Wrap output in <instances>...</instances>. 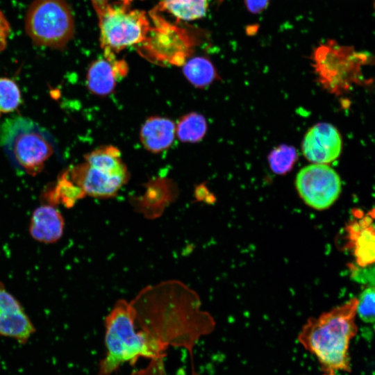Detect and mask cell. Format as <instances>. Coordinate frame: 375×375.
Masks as SVG:
<instances>
[{
	"label": "cell",
	"mask_w": 375,
	"mask_h": 375,
	"mask_svg": "<svg viewBox=\"0 0 375 375\" xmlns=\"http://www.w3.org/2000/svg\"><path fill=\"white\" fill-rule=\"evenodd\" d=\"M149 15L153 25L138 45L139 53L160 65H183L193 51L194 38L187 29L167 21L156 8Z\"/></svg>",
	"instance_id": "8992f818"
},
{
	"label": "cell",
	"mask_w": 375,
	"mask_h": 375,
	"mask_svg": "<svg viewBox=\"0 0 375 375\" xmlns=\"http://www.w3.org/2000/svg\"><path fill=\"white\" fill-rule=\"evenodd\" d=\"M84 159L93 167L128 178V170L121 158V152L115 146H101L85 154Z\"/></svg>",
	"instance_id": "e0dca14e"
},
{
	"label": "cell",
	"mask_w": 375,
	"mask_h": 375,
	"mask_svg": "<svg viewBox=\"0 0 375 375\" xmlns=\"http://www.w3.org/2000/svg\"><path fill=\"white\" fill-rule=\"evenodd\" d=\"M219 1H222V0H219Z\"/></svg>",
	"instance_id": "f1b7e54d"
},
{
	"label": "cell",
	"mask_w": 375,
	"mask_h": 375,
	"mask_svg": "<svg viewBox=\"0 0 375 375\" xmlns=\"http://www.w3.org/2000/svg\"><path fill=\"white\" fill-rule=\"evenodd\" d=\"M64 219L52 205H43L33 212L29 226L32 238L44 243L57 242L62 235Z\"/></svg>",
	"instance_id": "9a60e30c"
},
{
	"label": "cell",
	"mask_w": 375,
	"mask_h": 375,
	"mask_svg": "<svg viewBox=\"0 0 375 375\" xmlns=\"http://www.w3.org/2000/svg\"><path fill=\"white\" fill-rule=\"evenodd\" d=\"M183 72L187 80L197 88H203L210 84L217 75L212 62L202 56L187 60L183 65Z\"/></svg>",
	"instance_id": "d6986e66"
},
{
	"label": "cell",
	"mask_w": 375,
	"mask_h": 375,
	"mask_svg": "<svg viewBox=\"0 0 375 375\" xmlns=\"http://www.w3.org/2000/svg\"><path fill=\"white\" fill-rule=\"evenodd\" d=\"M296 159V150L288 145H281L276 148L269 156L271 168L277 174H284L290 170Z\"/></svg>",
	"instance_id": "603a6c76"
},
{
	"label": "cell",
	"mask_w": 375,
	"mask_h": 375,
	"mask_svg": "<svg viewBox=\"0 0 375 375\" xmlns=\"http://www.w3.org/2000/svg\"><path fill=\"white\" fill-rule=\"evenodd\" d=\"M130 303L135 324L167 347L183 346L191 350L215 326L211 315L201 310L199 295L179 281L147 286Z\"/></svg>",
	"instance_id": "6da1fadb"
},
{
	"label": "cell",
	"mask_w": 375,
	"mask_h": 375,
	"mask_svg": "<svg viewBox=\"0 0 375 375\" xmlns=\"http://www.w3.org/2000/svg\"><path fill=\"white\" fill-rule=\"evenodd\" d=\"M358 298L309 318L301 328L298 340L317 359L323 375L351 372L349 346L356 335Z\"/></svg>",
	"instance_id": "7a4b0ae2"
},
{
	"label": "cell",
	"mask_w": 375,
	"mask_h": 375,
	"mask_svg": "<svg viewBox=\"0 0 375 375\" xmlns=\"http://www.w3.org/2000/svg\"><path fill=\"white\" fill-rule=\"evenodd\" d=\"M176 135L174 122L169 118L153 116L146 119L140 131L142 144L147 151L159 153L168 149Z\"/></svg>",
	"instance_id": "2e32d148"
},
{
	"label": "cell",
	"mask_w": 375,
	"mask_h": 375,
	"mask_svg": "<svg viewBox=\"0 0 375 375\" xmlns=\"http://www.w3.org/2000/svg\"><path fill=\"white\" fill-rule=\"evenodd\" d=\"M97 14L99 15L109 4V0H90Z\"/></svg>",
	"instance_id": "4316f807"
},
{
	"label": "cell",
	"mask_w": 375,
	"mask_h": 375,
	"mask_svg": "<svg viewBox=\"0 0 375 375\" xmlns=\"http://www.w3.org/2000/svg\"><path fill=\"white\" fill-rule=\"evenodd\" d=\"M347 246L352 249L356 262L365 267L375 262V227L367 217L353 221L346 227Z\"/></svg>",
	"instance_id": "5bb4252c"
},
{
	"label": "cell",
	"mask_w": 375,
	"mask_h": 375,
	"mask_svg": "<svg viewBox=\"0 0 375 375\" xmlns=\"http://www.w3.org/2000/svg\"><path fill=\"white\" fill-rule=\"evenodd\" d=\"M244 2L251 12L258 13L266 8L269 0H244Z\"/></svg>",
	"instance_id": "484cf974"
},
{
	"label": "cell",
	"mask_w": 375,
	"mask_h": 375,
	"mask_svg": "<svg viewBox=\"0 0 375 375\" xmlns=\"http://www.w3.org/2000/svg\"><path fill=\"white\" fill-rule=\"evenodd\" d=\"M47 196L50 200L51 205L62 203L66 207H71L85 194L63 173Z\"/></svg>",
	"instance_id": "44dd1931"
},
{
	"label": "cell",
	"mask_w": 375,
	"mask_h": 375,
	"mask_svg": "<svg viewBox=\"0 0 375 375\" xmlns=\"http://www.w3.org/2000/svg\"><path fill=\"white\" fill-rule=\"evenodd\" d=\"M128 65L124 60H117L115 53L104 54L90 65L86 80L89 90L94 94L106 97L115 90L118 78L126 75Z\"/></svg>",
	"instance_id": "7c38bea8"
},
{
	"label": "cell",
	"mask_w": 375,
	"mask_h": 375,
	"mask_svg": "<svg viewBox=\"0 0 375 375\" xmlns=\"http://www.w3.org/2000/svg\"><path fill=\"white\" fill-rule=\"evenodd\" d=\"M208 6V0H162L156 8L166 11L177 21H192L204 17Z\"/></svg>",
	"instance_id": "ac0fdd59"
},
{
	"label": "cell",
	"mask_w": 375,
	"mask_h": 375,
	"mask_svg": "<svg viewBox=\"0 0 375 375\" xmlns=\"http://www.w3.org/2000/svg\"><path fill=\"white\" fill-rule=\"evenodd\" d=\"M1 140L11 162L18 169L35 176L53 153L51 135L30 119L18 117L1 127Z\"/></svg>",
	"instance_id": "277c9868"
},
{
	"label": "cell",
	"mask_w": 375,
	"mask_h": 375,
	"mask_svg": "<svg viewBox=\"0 0 375 375\" xmlns=\"http://www.w3.org/2000/svg\"><path fill=\"white\" fill-rule=\"evenodd\" d=\"M34 326L19 303L0 283V335L26 342Z\"/></svg>",
	"instance_id": "4fadbf2b"
},
{
	"label": "cell",
	"mask_w": 375,
	"mask_h": 375,
	"mask_svg": "<svg viewBox=\"0 0 375 375\" xmlns=\"http://www.w3.org/2000/svg\"><path fill=\"white\" fill-rule=\"evenodd\" d=\"M98 17L103 52L117 53L127 47L141 44L151 28L145 11L131 9L130 5L120 2L109 3Z\"/></svg>",
	"instance_id": "52a82bcc"
},
{
	"label": "cell",
	"mask_w": 375,
	"mask_h": 375,
	"mask_svg": "<svg viewBox=\"0 0 375 375\" xmlns=\"http://www.w3.org/2000/svg\"><path fill=\"white\" fill-rule=\"evenodd\" d=\"M22 101L17 83L8 78H0V115L14 111Z\"/></svg>",
	"instance_id": "7402d4cb"
},
{
	"label": "cell",
	"mask_w": 375,
	"mask_h": 375,
	"mask_svg": "<svg viewBox=\"0 0 375 375\" xmlns=\"http://www.w3.org/2000/svg\"><path fill=\"white\" fill-rule=\"evenodd\" d=\"M296 187L308 206L322 210L331 206L339 197L341 181L337 172L326 164L315 163L299 171Z\"/></svg>",
	"instance_id": "9c48e42d"
},
{
	"label": "cell",
	"mask_w": 375,
	"mask_h": 375,
	"mask_svg": "<svg viewBox=\"0 0 375 375\" xmlns=\"http://www.w3.org/2000/svg\"><path fill=\"white\" fill-rule=\"evenodd\" d=\"M65 175L85 195L97 198L115 196L128 178L113 175L93 167L85 161L67 169Z\"/></svg>",
	"instance_id": "30bf717a"
},
{
	"label": "cell",
	"mask_w": 375,
	"mask_h": 375,
	"mask_svg": "<svg viewBox=\"0 0 375 375\" xmlns=\"http://www.w3.org/2000/svg\"><path fill=\"white\" fill-rule=\"evenodd\" d=\"M313 66L322 86L338 94L347 89L368 61L366 53L353 47L328 40L319 46L312 55Z\"/></svg>",
	"instance_id": "ba28073f"
},
{
	"label": "cell",
	"mask_w": 375,
	"mask_h": 375,
	"mask_svg": "<svg viewBox=\"0 0 375 375\" xmlns=\"http://www.w3.org/2000/svg\"><path fill=\"white\" fill-rule=\"evenodd\" d=\"M207 129L204 117L197 112H190L183 116L176 128L178 138L183 142H197L201 140Z\"/></svg>",
	"instance_id": "ffe728a7"
},
{
	"label": "cell",
	"mask_w": 375,
	"mask_h": 375,
	"mask_svg": "<svg viewBox=\"0 0 375 375\" xmlns=\"http://www.w3.org/2000/svg\"><path fill=\"white\" fill-rule=\"evenodd\" d=\"M120 1V3H122L126 5H130L131 2H133L135 0H118Z\"/></svg>",
	"instance_id": "83f0119b"
},
{
	"label": "cell",
	"mask_w": 375,
	"mask_h": 375,
	"mask_svg": "<svg viewBox=\"0 0 375 375\" xmlns=\"http://www.w3.org/2000/svg\"><path fill=\"white\" fill-rule=\"evenodd\" d=\"M303 153L306 158L319 164L335 160L342 151V138L333 125L319 123L311 128L303 142Z\"/></svg>",
	"instance_id": "8fae6325"
},
{
	"label": "cell",
	"mask_w": 375,
	"mask_h": 375,
	"mask_svg": "<svg viewBox=\"0 0 375 375\" xmlns=\"http://www.w3.org/2000/svg\"><path fill=\"white\" fill-rule=\"evenodd\" d=\"M74 19L65 0H34L25 18V30L41 47L63 49L74 34Z\"/></svg>",
	"instance_id": "5b68a950"
},
{
	"label": "cell",
	"mask_w": 375,
	"mask_h": 375,
	"mask_svg": "<svg viewBox=\"0 0 375 375\" xmlns=\"http://www.w3.org/2000/svg\"><path fill=\"white\" fill-rule=\"evenodd\" d=\"M106 353L97 375H111L122 365L139 358H158L167 346L149 333L138 330L130 302L118 300L105 320Z\"/></svg>",
	"instance_id": "3957f363"
},
{
	"label": "cell",
	"mask_w": 375,
	"mask_h": 375,
	"mask_svg": "<svg viewBox=\"0 0 375 375\" xmlns=\"http://www.w3.org/2000/svg\"><path fill=\"white\" fill-rule=\"evenodd\" d=\"M10 31L9 22L0 10V52L5 49Z\"/></svg>",
	"instance_id": "d4e9b609"
},
{
	"label": "cell",
	"mask_w": 375,
	"mask_h": 375,
	"mask_svg": "<svg viewBox=\"0 0 375 375\" xmlns=\"http://www.w3.org/2000/svg\"><path fill=\"white\" fill-rule=\"evenodd\" d=\"M357 315L367 323H375V286L366 288L358 298Z\"/></svg>",
	"instance_id": "cb8c5ba5"
}]
</instances>
